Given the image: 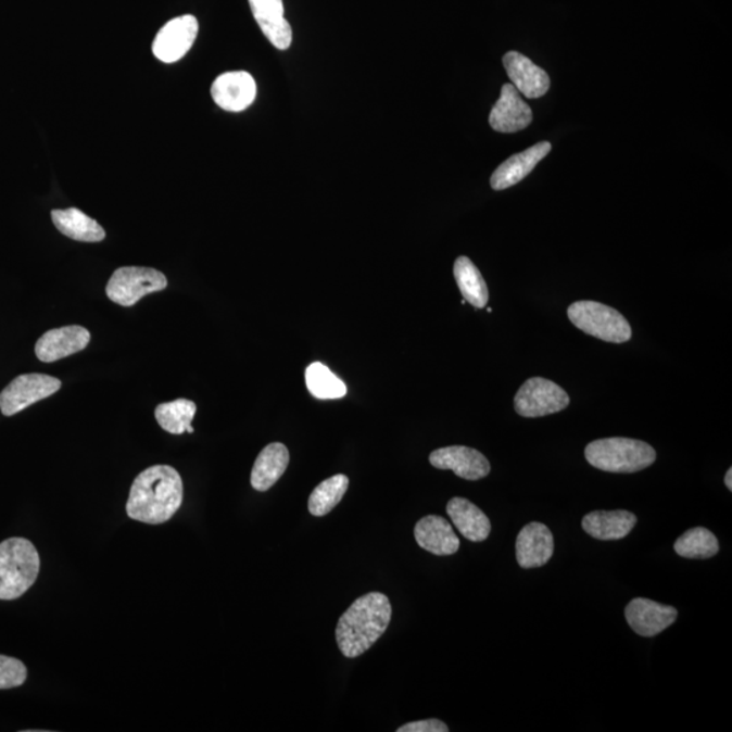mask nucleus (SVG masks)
Returning <instances> with one entry per match:
<instances>
[{"label":"nucleus","mask_w":732,"mask_h":732,"mask_svg":"<svg viewBox=\"0 0 732 732\" xmlns=\"http://www.w3.org/2000/svg\"><path fill=\"white\" fill-rule=\"evenodd\" d=\"M289 464L288 447L281 442H273L256 457L251 471V485L256 491H267L286 474Z\"/></svg>","instance_id":"obj_22"},{"label":"nucleus","mask_w":732,"mask_h":732,"mask_svg":"<svg viewBox=\"0 0 732 732\" xmlns=\"http://www.w3.org/2000/svg\"><path fill=\"white\" fill-rule=\"evenodd\" d=\"M392 608L382 593H368L354 601L338 621L336 636L343 657L357 658L384 635Z\"/></svg>","instance_id":"obj_2"},{"label":"nucleus","mask_w":732,"mask_h":732,"mask_svg":"<svg viewBox=\"0 0 732 732\" xmlns=\"http://www.w3.org/2000/svg\"><path fill=\"white\" fill-rule=\"evenodd\" d=\"M254 20L267 40L280 51L292 43V27L283 16L282 0H249Z\"/></svg>","instance_id":"obj_17"},{"label":"nucleus","mask_w":732,"mask_h":732,"mask_svg":"<svg viewBox=\"0 0 732 732\" xmlns=\"http://www.w3.org/2000/svg\"><path fill=\"white\" fill-rule=\"evenodd\" d=\"M349 488L346 475H335L313 491L308 500V510L314 517L329 515L340 504Z\"/></svg>","instance_id":"obj_26"},{"label":"nucleus","mask_w":732,"mask_h":732,"mask_svg":"<svg viewBox=\"0 0 732 732\" xmlns=\"http://www.w3.org/2000/svg\"><path fill=\"white\" fill-rule=\"evenodd\" d=\"M429 462L437 469H451L458 478L479 480L491 471L490 462L483 453L472 447L453 445L430 453Z\"/></svg>","instance_id":"obj_11"},{"label":"nucleus","mask_w":732,"mask_h":732,"mask_svg":"<svg viewBox=\"0 0 732 732\" xmlns=\"http://www.w3.org/2000/svg\"><path fill=\"white\" fill-rule=\"evenodd\" d=\"M91 335L81 326H65L49 330L36 343V356L42 363H54L85 351Z\"/></svg>","instance_id":"obj_13"},{"label":"nucleus","mask_w":732,"mask_h":732,"mask_svg":"<svg viewBox=\"0 0 732 732\" xmlns=\"http://www.w3.org/2000/svg\"><path fill=\"white\" fill-rule=\"evenodd\" d=\"M504 65L512 85L527 98H540L550 90V76L543 68L518 52L505 54Z\"/></svg>","instance_id":"obj_16"},{"label":"nucleus","mask_w":732,"mask_h":732,"mask_svg":"<svg viewBox=\"0 0 732 732\" xmlns=\"http://www.w3.org/2000/svg\"><path fill=\"white\" fill-rule=\"evenodd\" d=\"M453 275L467 303L479 310L488 305L490 298L488 283L471 260L458 256L453 267Z\"/></svg>","instance_id":"obj_24"},{"label":"nucleus","mask_w":732,"mask_h":732,"mask_svg":"<svg viewBox=\"0 0 732 732\" xmlns=\"http://www.w3.org/2000/svg\"><path fill=\"white\" fill-rule=\"evenodd\" d=\"M167 288V278L152 267L124 266L113 273L106 286L108 298L123 307H132L147 294Z\"/></svg>","instance_id":"obj_6"},{"label":"nucleus","mask_w":732,"mask_h":732,"mask_svg":"<svg viewBox=\"0 0 732 732\" xmlns=\"http://www.w3.org/2000/svg\"><path fill=\"white\" fill-rule=\"evenodd\" d=\"M590 466L611 474H633L652 467L657 452L647 442L614 437L590 442L584 450Z\"/></svg>","instance_id":"obj_3"},{"label":"nucleus","mask_w":732,"mask_h":732,"mask_svg":"<svg viewBox=\"0 0 732 732\" xmlns=\"http://www.w3.org/2000/svg\"><path fill=\"white\" fill-rule=\"evenodd\" d=\"M554 537L547 526L531 522L518 533L516 556L522 568H537L547 565L554 555Z\"/></svg>","instance_id":"obj_15"},{"label":"nucleus","mask_w":732,"mask_h":732,"mask_svg":"<svg viewBox=\"0 0 732 732\" xmlns=\"http://www.w3.org/2000/svg\"><path fill=\"white\" fill-rule=\"evenodd\" d=\"M52 222L60 232L78 242L97 243L106 238L105 229L78 207L53 210Z\"/></svg>","instance_id":"obj_23"},{"label":"nucleus","mask_w":732,"mask_h":732,"mask_svg":"<svg viewBox=\"0 0 732 732\" xmlns=\"http://www.w3.org/2000/svg\"><path fill=\"white\" fill-rule=\"evenodd\" d=\"M197 412L194 402L189 399H177L174 402L162 403L155 408V418L163 430L171 434H182L185 431L194 433L191 420Z\"/></svg>","instance_id":"obj_25"},{"label":"nucleus","mask_w":732,"mask_h":732,"mask_svg":"<svg viewBox=\"0 0 732 732\" xmlns=\"http://www.w3.org/2000/svg\"><path fill=\"white\" fill-rule=\"evenodd\" d=\"M181 475L171 466H152L136 477L127 502V515L135 521L160 526L172 520L182 506Z\"/></svg>","instance_id":"obj_1"},{"label":"nucleus","mask_w":732,"mask_h":732,"mask_svg":"<svg viewBox=\"0 0 732 732\" xmlns=\"http://www.w3.org/2000/svg\"><path fill=\"white\" fill-rule=\"evenodd\" d=\"M447 725L442 723L439 719H428L419 720V722H413L402 725L397 729V732H447Z\"/></svg>","instance_id":"obj_30"},{"label":"nucleus","mask_w":732,"mask_h":732,"mask_svg":"<svg viewBox=\"0 0 732 732\" xmlns=\"http://www.w3.org/2000/svg\"><path fill=\"white\" fill-rule=\"evenodd\" d=\"M211 94L218 108L239 113L245 111L255 101L256 84L245 71L226 73L213 81Z\"/></svg>","instance_id":"obj_10"},{"label":"nucleus","mask_w":732,"mask_h":732,"mask_svg":"<svg viewBox=\"0 0 732 732\" xmlns=\"http://www.w3.org/2000/svg\"><path fill=\"white\" fill-rule=\"evenodd\" d=\"M38 572L40 555L29 540L13 538L0 543V600L22 597L37 581Z\"/></svg>","instance_id":"obj_4"},{"label":"nucleus","mask_w":732,"mask_h":732,"mask_svg":"<svg viewBox=\"0 0 732 732\" xmlns=\"http://www.w3.org/2000/svg\"><path fill=\"white\" fill-rule=\"evenodd\" d=\"M27 669L20 659L0 655V690H13L25 684Z\"/></svg>","instance_id":"obj_29"},{"label":"nucleus","mask_w":732,"mask_h":732,"mask_svg":"<svg viewBox=\"0 0 732 732\" xmlns=\"http://www.w3.org/2000/svg\"><path fill=\"white\" fill-rule=\"evenodd\" d=\"M570 404V396L554 381L531 377L521 386L515 397V408L523 418H539L556 414Z\"/></svg>","instance_id":"obj_7"},{"label":"nucleus","mask_w":732,"mask_h":732,"mask_svg":"<svg viewBox=\"0 0 732 732\" xmlns=\"http://www.w3.org/2000/svg\"><path fill=\"white\" fill-rule=\"evenodd\" d=\"M638 518L627 510H595L583 517V531L601 542L621 540L635 528Z\"/></svg>","instance_id":"obj_20"},{"label":"nucleus","mask_w":732,"mask_h":732,"mask_svg":"<svg viewBox=\"0 0 732 732\" xmlns=\"http://www.w3.org/2000/svg\"><path fill=\"white\" fill-rule=\"evenodd\" d=\"M674 551L686 559H709L718 554L719 542L708 529L693 528L677 540Z\"/></svg>","instance_id":"obj_27"},{"label":"nucleus","mask_w":732,"mask_h":732,"mask_svg":"<svg viewBox=\"0 0 732 732\" xmlns=\"http://www.w3.org/2000/svg\"><path fill=\"white\" fill-rule=\"evenodd\" d=\"M311 395L318 399H340L346 395L348 388L340 377H337L326 365L320 363L311 364L305 370Z\"/></svg>","instance_id":"obj_28"},{"label":"nucleus","mask_w":732,"mask_h":732,"mask_svg":"<svg viewBox=\"0 0 732 732\" xmlns=\"http://www.w3.org/2000/svg\"><path fill=\"white\" fill-rule=\"evenodd\" d=\"M679 616L673 606L655 603L647 598L632 600L626 608V619L633 631L643 638H653L674 624Z\"/></svg>","instance_id":"obj_12"},{"label":"nucleus","mask_w":732,"mask_h":732,"mask_svg":"<svg viewBox=\"0 0 732 732\" xmlns=\"http://www.w3.org/2000/svg\"><path fill=\"white\" fill-rule=\"evenodd\" d=\"M532 109L521 100L516 87L510 84L504 85L501 98L490 113L491 128L501 134L520 132L532 123Z\"/></svg>","instance_id":"obj_14"},{"label":"nucleus","mask_w":732,"mask_h":732,"mask_svg":"<svg viewBox=\"0 0 732 732\" xmlns=\"http://www.w3.org/2000/svg\"><path fill=\"white\" fill-rule=\"evenodd\" d=\"M551 149L552 146L548 141H542V143L531 147V149L521 152V154L510 156L491 176V188L494 190H505L521 182L523 178L533 172L538 163L542 162L550 154Z\"/></svg>","instance_id":"obj_19"},{"label":"nucleus","mask_w":732,"mask_h":732,"mask_svg":"<svg viewBox=\"0 0 732 732\" xmlns=\"http://www.w3.org/2000/svg\"><path fill=\"white\" fill-rule=\"evenodd\" d=\"M414 537L420 548L437 556L453 555L460 548V539L450 521L440 516H426L419 520Z\"/></svg>","instance_id":"obj_18"},{"label":"nucleus","mask_w":732,"mask_h":732,"mask_svg":"<svg viewBox=\"0 0 732 732\" xmlns=\"http://www.w3.org/2000/svg\"><path fill=\"white\" fill-rule=\"evenodd\" d=\"M446 513L453 526L464 538L472 543H482L489 539L491 522L477 505L466 498H452L447 502Z\"/></svg>","instance_id":"obj_21"},{"label":"nucleus","mask_w":732,"mask_h":732,"mask_svg":"<svg viewBox=\"0 0 732 732\" xmlns=\"http://www.w3.org/2000/svg\"><path fill=\"white\" fill-rule=\"evenodd\" d=\"M199 35V21L193 15H182L167 22L157 33L152 52L163 63H176L193 47Z\"/></svg>","instance_id":"obj_9"},{"label":"nucleus","mask_w":732,"mask_h":732,"mask_svg":"<svg viewBox=\"0 0 732 732\" xmlns=\"http://www.w3.org/2000/svg\"><path fill=\"white\" fill-rule=\"evenodd\" d=\"M567 315L577 329L601 341L624 343L632 338V329L624 315L609 305L583 300L571 304Z\"/></svg>","instance_id":"obj_5"},{"label":"nucleus","mask_w":732,"mask_h":732,"mask_svg":"<svg viewBox=\"0 0 732 732\" xmlns=\"http://www.w3.org/2000/svg\"><path fill=\"white\" fill-rule=\"evenodd\" d=\"M60 388L62 381L56 377L41 374L21 375L0 392V412L5 417H11L31 404L52 396Z\"/></svg>","instance_id":"obj_8"},{"label":"nucleus","mask_w":732,"mask_h":732,"mask_svg":"<svg viewBox=\"0 0 732 732\" xmlns=\"http://www.w3.org/2000/svg\"><path fill=\"white\" fill-rule=\"evenodd\" d=\"M724 483L728 485V489L732 491V469L730 468L728 474H725Z\"/></svg>","instance_id":"obj_31"}]
</instances>
